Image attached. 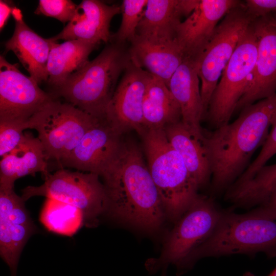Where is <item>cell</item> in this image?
<instances>
[{"instance_id": "6da1fadb", "label": "cell", "mask_w": 276, "mask_h": 276, "mask_svg": "<svg viewBox=\"0 0 276 276\" xmlns=\"http://www.w3.org/2000/svg\"><path fill=\"white\" fill-rule=\"evenodd\" d=\"M100 176L107 196L106 214L148 232L160 227L166 217L163 205L142 153L135 143L122 141Z\"/></svg>"}, {"instance_id": "7a4b0ae2", "label": "cell", "mask_w": 276, "mask_h": 276, "mask_svg": "<svg viewBox=\"0 0 276 276\" xmlns=\"http://www.w3.org/2000/svg\"><path fill=\"white\" fill-rule=\"evenodd\" d=\"M275 114L276 93L243 108L233 122L204 132L215 190L228 189L244 172L265 141Z\"/></svg>"}, {"instance_id": "3957f363", "label": "cell", "mask_w": 276, "mask_h": 276, "mask_svg": "<svg viewBox=\"0 0 276 276\" xmlns=\"http://www.w3.org/2000/svg\"><path fill=\"white\" fill-rule=\"evenodd\" d=\"M141 135L147 166L166 217L176 223L198 196L199 188L164 128L145 129Z\"/></svg>"}, {"instance_id": "277c9868", "label": "cell", "mask_w": 276, "mask_h": 276, "mask_svg": "<svg viewBox=\"0 0 276 276\" xmlns=\"http://www.w3.org/2000/svg\"><path fill=\"white\" fill-rule=\"evenodd\" d=\"M260 252L276 256V220L256 209L241 214L222 211L212 235L191 255L188 267L203 258Z\"/></svg>"}, {"instance_id": "5b68a950", "label": "cell", "mask_w": 276, "mask_h": 276, "mask_svg": "<svg viewBox=\"0 0 276 276\" xmlns=\"http://www.w3.org/2000/svg\"><path fill=\"white\" fill-rule=\"evenodd\" d=\"M122 44L115 42L106 46L72 75L56 89L57 94L83 111L105 118L119 77L131 61L128 50Z\"/></svg>"}, {"instance_id": "8992f818", "label": "cell", "mask_w": 276, "mask_h": 276, "mask_svg": "<svg viewBox=\"0 0 276 276\" xmlns=\"http://www.w3.org/2000/svg\"><path fill=\"white\" fill-rule=\"evenodd\" d=\"M221 213L212 198L198 195L176 221L160 256L146 262L147 270L154 273L170 264L176 266L179 274L189 269L191 255L212 235Z\"/></svg>"}, {"instance_id": "52a82bcc", "label": "cell", "mask_w": 276, "mask_h": 276, "mask_svg": "<svg viewBox=\"0 0 276 276\" xmlns=\"http://www.w3.org/2000/svg\"><path fill=\"white\" fill-rule=\"evenodd\" d=\"M99 177L93 173L61 168L43 177L41 185L24 189L21 197L26 201L33 196H42L73 205L83 212L85 225L93 227L107 209L106 191Z\"/></svg>"}, {"instance_id": "ba28073f", "label": "cell", "mask_w": 276, "mask_h": 276, "mask_svg": "<svg viewBox=\"0 0 276 276\" xmlns=\"http://www.w3.org/2000/svg\"><path fill=\"white\" fill-rule=\"evenodd\" d=\"M257 53L258 38L252 22L223 71L210 100L204 118L215 129L229 123L235 112L252 80Z\"/></svg>"}, {"instance_id": "9c48e42d", "label": "cell", "mask_w": 276, "mask_h": 276, "mask_svg": "<svg viewBox=\"0 0 276 276\" xmlns=\"http://www.w3.org/2000/svg\"><path fill=\"white\" fill-rule=\"evenodd\" d=\"M101 119L54 99L33 115L28 124L29 129L37 131L48 160L53 159L60 164Z\"/></svg>"}, {"instance_id": "30bf717a", "label": "cell", "mask_w": 276, "mask_h": 276, "mask_svg": "<svg viewBox=\"0 0 276 276\" xmlns=\"http://www.w3.org/2000/svg\"><path fill=\"white\" fill-rule=\"evenodd\" d=\"M254 20L243 3L231 10L217 26L203 53L195 60L201 83L204 118L223 71Z\"/></svg>"}, {"instance_id": "8fae6325", "label": "cell", "mask_w": 276, "mask_h": 276, "mask_svg": "<svg viewBox=\"0 0 276 276\" xmlns=\"http://www.w3.org/2000/svg\"><path fill=\"white\" fill-rule=\"evenodd\" d=\"M53 97L0 56V122H28Z\"/></svg>"}, {"instance_id": "7c38bea8", "label": "cell", "mask_w": 276, "mask_h": 276, "mask_svg": "<svg viewBox=\"0 0 276 276\" xmlns=\"http://www.w3.org/2000/svg\"><path fill=\"white\" fill-rule=\"evenodd\" d=\"M152 75L131 61L123 72L106 108L105 119L122 135L131 130L144 131L143 99Z\"/></svg>"}, {"instance_id": "4fadbf2b", "label": "cell", "mask_w": 276, "mask_h": 276, "mask_svg": "<svg viewBox=\"0 0 276 276\" xmlns=\"http://www.w3.org/2000/svg\"><path fill=\"white\" fill-rule=\"evenodd\" d=\"M14 188L0 187V255L16 276L21 251L37 227Z\"/></svg>"}, {"instance_id": "5bb4252c", "label": "cell", "mask_w": 276, "mask_h": 276, "mask_svg": "<svg viewBox=\"0 0 276 276\" xmlns=\"http://www.w3.org/2000/svg\"><path fill=\"white\" fill-rule=\"evenodd\" d=\"M252 25L258 38L256 64L235 111L276 93V13L254 19Z\"/></svg>"}, {"instance_id": "9a60e30c", "label": "cell", "mask_w": 276, "mask_h": 276, "mask_svg": "<svg viewBox=\"0 0 276 276\" xmlns=\"http://www.w3.org/2000/svg\"><path fill=\"white\" fill-rule=\"evenodd\" d=\"M242 3L236 0H200L176 28L175 38L185 57L197 60L209 44L219 21Z\"/></svg>"}, {"instance_id": "2e32d148", "label": "cell", "mask_w": 276, "mask_h": 276, "mask_svg": "<svg viewBox=\"0 0 276 276\" xmlns=\"http://www.w3.org/2000/svg\"><path fill=\"white\" fill-rule=\"evenodd\" d=\"M121 135L105 118L89 128L70 155L60 165L100 176L118 152Z\"/></svg>"}, {"instance_id": "e0dca14e", "label": "cell", "mask_w": 276, "mask_h": 276, "mask_svg": "<svg viewBox=\"0 0 276 276\" xmlns=\"http://www.w3.org/2000/svg\"><path fill=\"white\" fill-rule=\"evenodd\" d=\"M121 13V6L108 5L98 0H84L77 5L74 17L58 35L55 41L79 40L97 44L110 41L112 18Z\"/></svg>"}, {"instance_id": "ac0fdd59", "label": "cell", "mask_w": 276, "mask_h": 276, "mask_svg": "<svg viewBox=\"0 0 276 276\" xmlns=\"http://www.w3.org/2000/svg\"><path fill=\"white\" fill-rule=\"evenodd\" d=\"M128 53L131 62L160 78L168 86L185 55L177 40L146 38L136 35Z\"/></svg>"}, {"instance_id": "d6986e66", "label": "cell", "mask_w": 276, "mask_h": 276, "mask_svg": "<svg viewBox=\"0 0 276 276\" xmlns=\"http://www.w3.org/2000/svg\"><path fill=\"white\" fill-rule=\"evenodd\" d=\"M15 25L12 36L5 43L7 51H11L38 84L47 81V64L53 40L42 38L29 27L21 11L13 8Z\"/></svg>"}, {"instance_id": "ffe728a7", "label": "cell", "mask_w": 276, "mask_h": 276, "mask_svg": "<svg viewBox=\"0 0 276 276\" xmlns=\"http://www.w3.org/2000/svg\"><path fill=\"white\" fill-rule=\"evenodd\" d=\"M199 83L195 60L185 57L171 78L168 87L179 105L182 121L203 134L200 123L204 115Z\"/></svg>"}, {"instance_id": "44dd1931", "label": "cell", "mask_w": 276, "mask_h": 276, "mask_svg": "<svg viewBox=\"0 0 276 276\" xmlns=\"http://www.w3.org/2000/svg\"><path fill=\"white\" fill-rule=\"evenodd\" d=\"M44 148L38 137L25 132L20 144L2 157L0 162V187L14 188L15 181L27 175L40 172L43 177L49 172Z\"/></svg>"}, {"instance_id": "7402d4cb", "label": "cell", "mask_w": 276, "mask_h": 276, "mask_svg": "<svg viewBox=\"0 0 276 276\" xmlns=\"http://www.w3.org/2000/svg\"><path fill=\"white\" fill-rule=\"evenodd\" d=\"M164 129L169 142L182 157L199 188L206 185L212 173L203 143L204 133H197L182 120L168 125Z\"/></svg>"}, {"instance_id": "603a6c76", "label": "cell", "mask_w": 276, "mask_h": 276, "mask_svg": "<svg viewBox=\"0 0 276 276\" xmlns=\"http://www.w3.org/2000/svg\"><path fill=\"white\" fill-rule=\"evenodd\" d=\"M98 44L79 40L52 43L48 64V82L56 89L60 87L73 74L89 60L90 53Z\"/></svg>"}, {"instance_id": "cb8c5ba5", "label": "cell", "mask_w": 276, "mask_h": 276, "mask_svg": "<svg viewBox=\"0 0 276 276\" xmlns=\"http://www.w3.org/2000/svg\"><path fill=\"white\" fill-rule=\"evenodd\" d=\"M143 109L145 130L164 128L181 120L178 102L165 83L152 75L145 90Z\"/></svg>"}, {"instance_id": "d4e9b609", "label": "cell", "mask_w": 276, "mask_h": 276, "mask_svg": "<svg viewBox=\"0 0 276 276\" xmlns=\"http://www.w3.org/2000/svg\"><path fill=\"white\" fill-rule=\"evenodd\" d=\"M182 16L180 0H148L136 35L149 39H175Z\"/></svg>"}, {"instance_id": "484cf974", "label": "cell", "mask_w": 276, "mask_h": 276, "mask_svg": "<svg viewBox=\"0 0 276 276\" xmlns=\"http://www.w3.org/2000/svg\"><path fill=\"white\" fill-rule=\"evenodd\" d=\"M276 189V164L265 165L249 180L231 186L225 198L235 206L247 208L260 205Z\"/></svg>"}, {"instance_id": "4316f807", "label": "cell", "mask_w": 276, "mask_h": 276, "mask_svg": "<svg viewBox=\"0 0 276 276\" xmlns=\"http://www.w3.org/2000/svg\"><path fill=\"white\" fill-rule=\"evenodd\" d=\"M39 219L49 231L66 236H73L85 225L84 215L80 209L50 198L43 204Z\"/></svg>"}, {"instance_id": "83f0119b", "label": "cell", "mask_w": 276, "mask_h": 276, "mask_svg": "<svg viewBox=\"0 0 276 276\" xmlns=\"http://www.w3.org/2000/svg\"><path fill=\"white\" fill-rule=\"evenodd\" d=\"M148 0H124L121 6L122 15L121 23L112 38L116 42L123 43L131 41L136 35L138 25Z\"/></svg>"}, {"instance_id": "f1b7e54d", "label": "cell", "mask_w": 276, "mask_h": 276, "mask_svg": "<svg viewBox=\"0 0 276 276\" xmlns=\"http://www.w3.org/2000/svg\"><path fill=\"white\" fill-rule=\"evenodd\" d=\"M276 154V114L269 132L257 157L232 185H238L251 179L267 162Z\"/></svg>"}, {"instance_id": "f546056e", "label": "cell", "mask_w": 276, "mask_h": 276, "mask_svg": "<svg viewBox=\"0 0 276 276\" xmlns=\"http://www.w3.org/2000/svg\"><path fill=\"white\" fill-rule=\"evenodd\" d=\"M29 129L28 122H0V156L3 157L14 149L24 138V131Z\"/></svg>"}, {"instance_id": "4dcf8cb0", "label": "cell", "mask_w": 276, "mask_h": 276, "mask_svg": "<svg viewBox=\"0 0 276 276\" xmlns=\"http://www.w3.org/2000/svg\"><path fill=\"white\" fill-rule=\"evenodd\" d=\"M77 7L70 0H40L35 13L52 17L65 23L72 20Z\"/></svg>"}, {"instance_id": "1f68e13d", "label": "cell", "mask_w": 276, "mask_h": 276, "mask_svg": "<svg viewBox=\"0 0 276 276\" xmlns=\"http://www.w3.org/2000/svg\"><path fill=\"white\" fill-rule=\"evenodd\" d=\"M243 6L254 19L276 13V0H247Z\"/></svg>"}, {"instance_id": "d6a6232c", "label": "cell", "mask_w": 276, "mask_h": 276, "mask_svg": "<svg viewBox=\"0 0 276 276\" xmlns=\"http://www.w3.org/2000/svg\"><path fill=\"white\" fill-rule=\"evenodd\" d=\"M256 209L268 217L276 220V189L267 200Z\"/></svg>"}, {"instance_id": "836d02e7", "label": "cell", "mask_w": 276, "mask_h": 276, "mask_svg": "<svg viewBox=\"0 0 276 276\" xmlns=\"http://www.w3.org/2000/svg\"><path fill=\"white\" fill-rule=\"evenodd\" d=\"M13 7L3 1H0V28L2 30L5 27L10 15L12 14Z\"/></svg>"}, {"instance_id": "e575fe53", "label": "cell", "mask_w": 276, "mask_h": 276, "mask_svg": "<svg viewBox=\"0 0 276 276\" xmlns=\"http://www.w3.org/2000/svg\"><path fill=\"white\" fill-rule=\"evenodd\" d=\"M267 276H276V267L273 271Z\"/></svg>"}, {"instance_id": "d590c367", "label": "cell", "mask_w": 276, "mask_h": 276, "mask_svg": "<svg viewBox=\"0 0 276 276\" xmlns=\"http://www.w3.org/2000/svg\"><path fill=\"white\" fill-rule=\"evenodd\" d=\"M163 272L161 274V276H167V274H166V270H167V268H164L163 269Z\"/></svg>"}]
</instances>
